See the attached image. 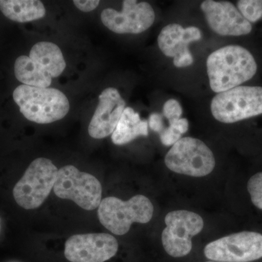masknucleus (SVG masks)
Here are the masks:
<instances>
[{
  "label": "nucleus",
  "mask_w": 262,
  "mask_h": 262,
  "mask_svg": "<svg viewBox=\"0 0 262 262\" xmlns=\"http://www.w3.org/2000/svg\"><path fill=\"white\" fill-rule=\"evenodd\" d=\"M207 72L212 91L220 94L251 80L257 72V64L247 49L232 45L208 57Z\"/></svg>",
  "instance_id": "f257e3e1"
},
{
  "label": "nucleus",
  "mask_w": 262,
  "mask_h": 262,
  "mask_svg": "<svg viewBox=\"0 0 262 262\" xmlns=\"http://www.w3.org/2000/svg\"><path fill=\"white\" fill-rule=\"evenodd\" d=\"M20 112L29 121L49 124L61 120L70 111V101L56 89H42L21 84L13 94Z\"/></svg>",
  "instance_id": "f03ea898"
},
{
  "label": "nucleus",
  "mask_w": 262,
  "mask_h": 262,
  "mask_svg": "<svg viewBox=\"0 0 262 262\" xmlns=\"http://www.w3.org/2000/svg\"><path fill=\"white\" fill-rule=\"evenodd\" d=\"M154 207L146 196L136 195L123 201L115 196L101 200L98 217L101 225L116 235H123L133 223L146 224L152 218Z\"/></svg>",
  "instance_id": "7ed1b4c3"
},
{
  "label": "nucleus",
  "mask_w": 262,
  "mask_h": 262,
  "mask_svg": "<svg viewBox=\"0 0 262 262\" xmlns=\"http://www.w3.org/2000/svg\"><path fill=\"white\" fill-rule=\"evenodd\" d=\"M58 171L56 165L46 158L32 161L13 189L17 204L27 210L42 206L54 187Z\"/></svg>",
  "instance_id": "20e7f679"
},
{
  "label": "nucleus",
  "mask_w": 262,
  "mask_h": 262,
  "mask_svg": "<svg viewBox=\"0 0 262 262\" xmlns=\"http://www.w3.org/2000/svg\"><path fill=\"white\" fill-rule=\"evenodd\" d=\"M212 115L223 123H234L262 114V87L237 86L220 93L211 101Z\"/></svg>",
  "instance_id": "39448f33"
},
{
  "label": "nucleus",
  "mask_w": 262,
  "mask_h": 262,
  "mask_svg": "<svg viewBox=\"0 0 262 262\" xmlns=\"http://www.w3.org/2000/svg\"><path fill=\"white\" fill-rule=\"evenodd\" d=\"M53 190L58 198L71 200L87 211L98 208L102 196V186L98 179L73 165L58 170Z\"/></svg>",
  "instance_id": "423d86ee"
},
{
  "label": "nucleus",
  "mask_w": 262,
  "mask_h": 262,
  "mask_svg": "<svg viewBox=\"0 0 262 262\" xmlns=\"http://www.w3.org/2000/svg\"><path fill=\"white\" fill-rule=\"evenodd\" d=\"M165 163L175 173L203 177L213 171L215 160L211 150L205 143L194 138L185 137L169 150Z\"/></svg>",
  "instance_id": "0eeeda50"
},
{
  "label": "nucleus",
  "mask_w": 262,
  "mask_h": 262,
  "mask_svg": "<svg viewBox=\"0 0 262 262\" xmlns=\"http://www.w3.org/2000/svg\"><path fill=\"white\" fill-rule=\"evenodd\" d=\"M165 223L162 242L165 251L173 257H183L190 253L192 237L199 234L204 226L201 215L183 210L168 213Z\"/></svg>",
  "instance_id": "6e6552de"
},
{
  "label": "nucleus",
  "mask_w": 262,
  "mask_h": 262,
  "mask_svg": "<svg viewBox=\"0 0 262 262\" xmlns=\"http://www.w3.org/2000/svg\"><path fill=\"white\" fill-rule=\"evenodd\" d=\"M205 256L220 262H249L262 258V234L241 232L225 236L210 243Z\"/></svg>",
  "instance_id": "1a4fd4ad"
},
{
  "label": "nucleus",
  "mask_w": 262,
  "mask_h": 262,
  "mask_svg": "<svg viewBox=\"0 0 262 262\" xmlns=\"http://www.w3.org/2000/svg\"><path fill=\"white\" fill-rule=\"evenodd\" d=\"M103 25L117 34H140L154 23L155 13L146 2L125 0L121 12L113 8L103 10L101 15Z\"/></svg>",
  "instance_id": "9d476101"
},
{
  "label": "nucleus",
  "mask_w": 262,
  "mask_h": 262,
  "mask_svg": "<svg viewBox=\"0 0 262 262\" xmlns=\"http://www.w3.org/2000/svg\"><path fill=\"white\" fill-rule=\"evenodd\" d=\"M117 251L118 243L111 234H75L66 241L64 256L70 262H105Z\"/></svg>",
  "instance_id": "9b49d317"
},
{
  "label": "nucleus",
  "mask_w": 262,
  "mask_h": 262,
  "mask_svg": "<svg viewBox=\"0 0 262 262\" xmlns=\"http://www.w3.org/2000/svg\"><path fill=\"white\" fill-rule=\"evenodd\" d=\"M201 9L209 27L220 35L243 36L252 31L251 24L229 2L206 0Z\"/></svg>",
  "instance_id": "f8f14e48"
},
{
  "label": "nucleus",
  "mask_w": 262,
  "mask_h": 262,
  "mask_svg": "<svg viewBox=\"0 0 262 262\" xmlns=\"http://www.w3.org/2000/svg\"><path fill=\"white\" fill-rule=\"evenodd\" d=\"M201 37V30L196 27L184 29L179 24H169L162 29L158 36V46L165 56L173 58L175 67H187L193 63L188 46L200 40Z\"/></svg>",
  "instance_id": "ddd939ff"
},
{
  "label": "nucleus",
  "mask_w": 262,
  "mask_h": 262,
  "mask_svg": "<svg viewBox=\"0 0 262 262\" xmlns=\"http://www.w3.org/2000/svg\"><path fill=\"white\" fill-rule=\"evenodd\" d=\"M125 101L114 88L103 91L98 97V104L89 127L91 137L102 139L111 135L116 129L125 108Z\"/></svg>",
  "instance_id": "4468645a"
},
{
  "label": "nucleus",
  "mask_w": 262,
  "mask_h": 262,
  "mask_svg": "<svg viewBox=\"0 0 262 262\" xmlns=\"http://www.w3.org/2000/svg\"><path fill=\"white\" fill-rule=\"evenodd\" d=\"M148 134L147 121L141 120L139 113L132 108L126 107L112 134V141L115 145H125L139 136H147Z\"/></svg>",
  "instance_id": "2eb2a0df"
},
{
  "label": "nucleus",
  "mask_w": 262,
  "mask_h": 262,
  "mask_svg": "<svg viewBox=\"0 0 262 262\" xmlns=\"http://www.w3.org/2000/svg\"><path fill=\"white\" fill-rule=\"evenodd\" d=\"M29 57L51 77H59L67 66L61 50L53 42H37L31 49Z\"/></svg>",
  "instance_id": "dca6fc26"
},
{
  "label": "nucleus",
  "mask_w": 262,
  "mask_h": 262,
  "mask_svg": "<svg viewBox=\"0 0 262 262\" xmlns=\"http://www.w3.org/2000/svg\"><path fill=\"white\" fill-rule=\"evenodd\" d=\"M0 10L5 17L18 23L38 20L46 14L44 5L38 0H0Z\"/></svg>",
  "instance_id": "f3484780"
},
{
  "label": "nucleus",
  "mask_w": 262,
  "mask_h": 262,
  "mask_svg": "<svg viewBox=\"0 0 262 262\" xmlns=\"http://www.w3.org/2000/svg\"><path fill=\"white\" fill-rule=\"evenodd\" d=\"M14 71L17 80L26 85L47 89L52 83L51 76L29 56H19Z\"/></svg>",
  "instance_id": "a211bd4d"
},
{
  "label": "nucleus",
  "mask_w": 262,
  "mask_h": 262,
  "mask_svg": "<svg viewBox=\"0 0 262 262\" xmlns=\"http://www.w3.org/2000/svg\"><path fill=\"white\" fill-rule=\"evenodd\" d=\"M237 5L241 14L250 23H255L261 18L262 0H241Z\"/></svg>",
  "instance_id": "6ab92c4d"
},
{
  "label": "nucleus",
  "mask_w": 262,
  "mask_h": 262,
  "mask_svg": "<svg viewBox=\"0 0 262 262\" xmlns=\"http://www.w3.org/2000/svg\"><path fill=\"white\" fill-rule=\"evenodd\" d=\"M248 191L253 204L262 210V172L255 174L249 179Z\"/></svg>",
  "instance_id": "aec40b11"
},
{
  "label": "nucleus",
  "mask_w": 262,
  "mask_h": 262,
  "mask_svg": "<svg viewBox=\"0 0 262 262\" xmlns=\"http://www.w3.org/2000/svg\"><path fill=\"white\" fill-rule=\"evenodd\" d=\"M163 115L168 119L169 122L179 120L182 115L180 103L175 99H170L163 106Z\"/></svg>",
  "instance_id": "412c9836"
},
{
  "label": "nucleus",
  "mask_w": 262,
  "mask_h": 262,
  "mask_svg": "<svg viewBox=\"0 0 262 262\" xmlns=\"http://www.w3.org/2000/svg\"><path fill=\"white\" fill-rule=\"evenodd\" d=\"M160 141L163 145L173 146L182 139V134L171 126L165 127L160 134Z\"/></svg>",
  "instance_id": "4be33fe9"
},
{
  "label": "nucleus",
  "mask_w": 262,
  "mask_h": 262,
  "mask_svg": "<svg viewBox=\"0 0 262 262\" xmlns=\"http://www.w3.org/2000/svg\"><path fill=\"white\" fill-rule=\"evenodd\" d=\"M149 125L151 130L160 134L165 128L164 126L163 115L158 113L151 114L149 116Z\"/></svg>",
  "instance_id": "5701e85b"
},
{
  "label": "nucleus",
  "mask_w": 262,
  "mask_h": 262,
  "mask_svg": "<svg viewBox=\"0 0 262 262\" xmlns=\"http://www.w3.org/2000/svg\"><path fill=\"white\" fill-rule=\"evenodd\" d=\"M73 3L81 11L88 13V12H91L96 9L99 5L100 1L98 0H85V1L75 0L73 1Z\"/></svg>",
  "instance_id": "b1692460"
},
{
  "label": "nucleus",
  "mask_w": 262,
  "mask_h": 262,
  "mask_svg": "<svg viewBox=\"0 0 262 262\" xmlns=\"http://www.w3.org/2000/svg\"><path fill=\"white\" fill-rule=\"evenodd\" d=\"M170 126L173 127L177 131H179L181 134H185L189 128V122L187 119L180 118L177 120H174L173 122H170Z\"/></svg>",
  "instance_id": "393cba45"
},
{
  "label": "nucleus",
  "mask_w": 262,
  "mask_h": 262,
  "mask_svg": "<svg viewBox=\"0 0 262 262\" xmlns=\"http://www.w3.org/2000/svg\"><path fill=\"white\" fill-rule=\"evenodd\" d=\"M207 262H214V261H207Z\"/></svg>",
  "instance_id": "a878e982"
}]
</instances>
